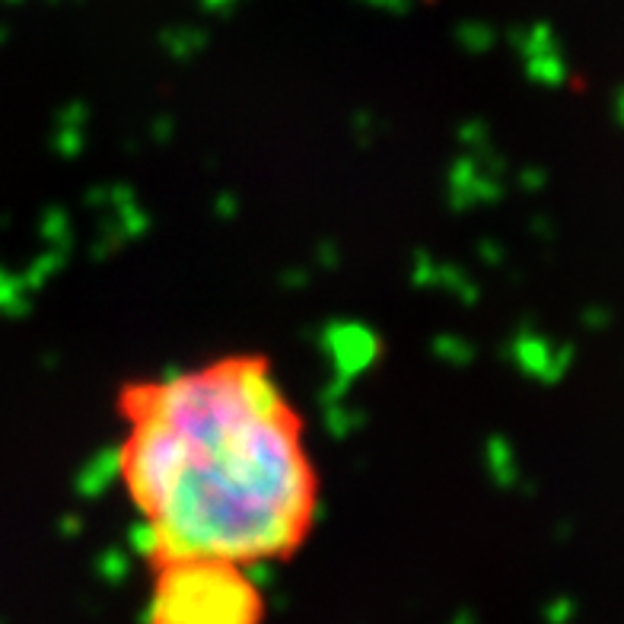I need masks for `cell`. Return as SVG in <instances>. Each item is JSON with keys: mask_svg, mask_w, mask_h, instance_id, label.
Masks as SVG:
<instances>
[{"mask_svg": "<svg viewBox=\"0 0 624 624\" xmlns=\"http://www.w3.org/2000/svg\"><path fill=\"white\" fill-rule=\"evenodd\" d=\"M118 478L147 564L290 561L322 481L300 408L258 354L137 379L118 395Z\"/></svg>", "mask_w": 624, "mask_h": 624, "instance_id": "cell-1", "label": "cell"}, {"mask_svg": "<svg viewBox=\"0 0 624 624\" xmlns=\"http://www.w3.org/2000/svg\"><path fill=\"white\" fill-rule=\"evenodd\" d=\"M265 615L249 567L201 558L150 564L144 624H265Z\"/></svg>", "mask_w": 624, "mask_h": 624, "instance_id": "cell-2", "label": "cell"}]
</instances>
